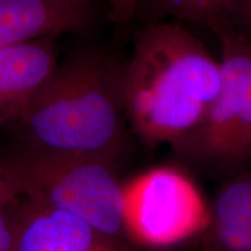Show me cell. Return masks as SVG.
Wrapping results in <instances>:
<instances>
[{
	"label": "cell",
	"mask_w": 251,
	"mask_h": 251,
	"mask_svg": "<svg viewBox=\"0 0 251 251\" xmlns=\"http://www.w3.org/2000/svg\"><path fill=\"white\" fill-rule=\"evenodd\" d=\"M220 63L190 30L152 21L135 34L122 67L126 119L150 147H176L201 124L220 86Z\"/></svg>",
	"instance_id": "6da1fadb"
},
{
	"label": "cell",
	"mask_w": 251,
	"mask_h": 251,
	"mask_svg": "<svg viewBox=\"0 0 251 251\" xmlns=\"http://www.w3.org/2000/svg\"><path fill=\"white\" fill-rule=\"evenodd\" d=\"M122 67L93 49L58 62L13 124L19 144L117 164L127 142Z\"/></svg>",
	"instance_id": "7a4b0ae2"
},
{
	"label": "cell",
	"mask_w": 251,
	"mask_h": 251,
	"mask_svg": "<svg viewBox=\"0 0 251 251\" xmlns=\"http://www.w3.org/2000/svg\"><path fill=\"white\" fill-rule=\"evenodd\" d=\"M0 161L21 197L128 240L117 164L92 157L43 152L19 143L0 156Z\"/></svg>",
	"instance_id": "3957f363"
},
{
	"label": "cell",
	"mask_w": 251,
	"mask_h": 251,
	"mask_svg": "<svg viewBox=\"0 0 251 251\" xmlns=\"http://www.w3.org/2000/svg\"><path fill=\"white\" fill-rule=\"evenodd\" d=\"M127 238L143 249L177 246L203 235L211 207L186 174L157 166L122 185Z\"/></svg>",
	"instance_id": "277c9868"
},
{
	"label": "cell",
	"mask_w": 251,
	"mask_h": 251,
	"mask_svg": "<svg viewBox=\"0 0 251 251\" xmlns=\"http://www.w3.org/2000/svg\"><path fill=\"white\" fill-rule=\"evenodd\" d=\"M214 33L221 48L219 91L199 127L174 148L219 168L251 155V43L229 27Z\"/></svg>",
	"instance_id": "5b68a950"
},
{
	"label": "cell",
	"mask_w": 251,
	"mask_h": 251,
	"mask_svg": "<svg viewBox=\"0 0 251 251\" xmlns=\"http://www.w3.org/2000/svg\"><path fill=\"white\" fill-rule=\"evenodd\" d=\"M13 251H146L125 238L107 235L68 213L28 198L17 202Z\"/></svg>",
	"instance_id": "8992f818"
},
{
	"label": "cell",
	"mask_w": 251,
	"mask_h": 251,
	"mask_svg": "<svg viewBox=\"0 0 251 251\" xmlns=\"http://www.w3.org/2000/svg\"><path fill=\"white\" fill-rule=\"evenodd\" d=\"M91 0H0V49L91 26Z\"/></svg>",
	"instance_id": "52a82bcc"
},
{
	"label": "cell",
	"mask_w": 251,
	"mask_h": 251,
	"mask_svg": "<svg viewBox=\"0 0 251 251\" xmlns=\"http://www.w3.org/2000/svg\"><path fill=\"white\" fill-rule=\"evenodd\" d=\"M58 62L56 37L0 49V126L17 120Z\"/></svg>",
	"instance_id": "ba28073f"
},
{
	"label": "cell",
	"mask_w": 251,
	"mask_h": 251,
	"mask_svg": "<svg viewBox=\"0 0 251 251\" xmlns=\"http://www.w3.org/2000/svg\"><path fill=\"white\" fill-rule=\"evenodd\" d=\"M211 222L251 224V178L234 180L220 190L211 206Z\"/></svg>",
	"instance_id": "9c48e42d"
},
{
	"label": "cell",
	"mask_w": 251,
	"mask_h": 251,
	"mask_svg": "<svg viewBox=\"0 0 251 251\" xmlns=\"http://www.w3.org/2000/svg\"><path fill=\"white\" fill-rule=\"evenodd\" d=\"M234 0H183L177 19L200 24L213 31L229 27Z\"/></svg>",
	"instance_id": "30bf717a"
},
{
	"label": "cell",
	"mask_w": 251,
	"mask_h": 251,
	"mask_svg": "<svg viewBox=\"0 0 251 251\" xmlns=\"http://www.w3.org/2000/svg\"><path fill=\"white\" fill-rule=\"evenodd\" d=\"M202 237L203 250L251 251V224L225 225L211 222Z\"/></svg>",
	"instance_id": "8fae6325"
},
{
	"label": "cell",
	"mask_w": 251,
	"mask_h": 251,
	"mask_svg": "<svg viewBox=\"0 0 251 251\" xmlns=\"http://www.w3.org/2000/svg\"><path fill=\"white\" fill-rule=\"evenodd\" d=\"M17 202L7 207H0V251H13L14 249L17 236Z\"/></svg>",
	"instance_id": "7c38bea8"
},
{
	"label": "cell",
	"mask_w": 251,
	"mask_h": 251,
	"mask_svg": "<svg viewBox=\"0 0 251 251\" xmlns=\"http://www.w3.org/2000/svg\"><path fill=\"white\" fill-rule=\"evenodd\" d=\"M111 18L118 24H126L133 18L140 0H106Z\"/></svg>",
	"instance_id": "4fadbf2b"
},
{
	"label": "cell",
	"mask_w": 251,
	"mask_h": 251,
	"mask_svg": "<svg viewBox=\"0 0 251 251\" xmlns=\"http://www.w3.org/2000/svg\"><path fill=\"white\" fill-rule=\"evenodd\" d=\"M20 198L21 196L14 181L12 180L11 176L7 174L0 161V207L14 205Z\"/></svg>",
	"instance_id": "5bb4252c"
},
{
	"label": "cell",
	"mask_w": 251,
	"mask_h": 251,
	"mask_svg": "<svg viewBox=\"0 0 251 251\" xmlns=\"http://www.w3.org/2000/svg\"><path fill=\"white\" fill-rule=\"evenodd\" d=\"M147 1L157 13L177 17L183 0H147Z\"/></svg>",
	"instance_id": "9a60e30c"
},
{
	"label": "cell",
	"mask_w": 251,
	"mask_h": 251,
	"mask_svg": "<svg viewBox=\"0 0 251 251\" xmlns=\"http://www.w3.org/2000/svg\"><path fill=\"white\" fill-rule=\"evenodd\" d=\"M233 17L240 18L251 30V0H234Z\"/></svg>",
	"instance_id": "2e32d148"
},
{
	"label": "cell",
	"mask_w": 251,
	"mask_h": 251,
	"mask_svg": "<svg viewBox=\"0 0 251 251\" xmlns=\"http://www.w3.org/2000/svg\"><path fill=\"white\" fill-rule=\"evenodd\" d=\"M205 251H209V250H205Z\"/></svg>",
	"instance_id": "e0dca14e"
}]
</instances>
